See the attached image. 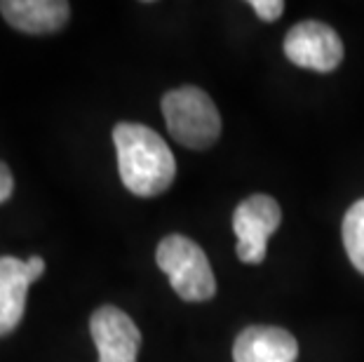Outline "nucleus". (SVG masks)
<instances>
[{"mask_svg": "<svg viewBox=\"0 0 364 362\" xmlns=\"http://www.w3.org/2000/svg\"><path fill=\"white\" fill-rule=\"evenodd\" d=\"M343 245L350 264L364 275V198L358 200L343 217Z\"/></svg>", "mask_w": 364, "mask_h": 362, "instance_id": "nucleus-10", "label": "nucleus"}, {"mask_svg": "<svg viewBox=\"0 0 364 362\" xmlns=\"http://www.w3.org/2000/svg\"><path fill=\"white\" fill-rule=\"evenodd\" d=\"M12 191H14V179H12L10 167L5 163H0V205L12 198Z\"/></svg>", "mask_w": 364, "mask_h": 362, "instance_id": "nucleus-12", "label": "nucleus"}, {"mask_svg": "<svg viewBox=\"0 0 364 362\" xmlns=\"http://www.w3.org/2000/svg\"><path fill=\"white\" fill-rule=\"evenodd\" d=\"M156 261L183 302H207L216 294V278L207 254L191 238L179 233L162 238Z\"/></svg>", "mask_w": 364, "mask_h": 362, "instance_id": "nucleus-3", "label": "nucleus"}, {"mask_svg": "<svg viewBox=\"0 0 364 362\" xmlns=\"http://www.w3.org/2000/svg\"><path fill=\"white\" fill-rule=\"evenodd\" d=\"M284 55L301 68L329 73L343 59V43L336 31L322 21H301L284 36Z\"/></svg>", "mask_w": 364, "mask_h": 362, "instance_id": "nucleus-5", "label": "nucleus"}, {"mask_svg": "<svg viewBox=\"0 0 364 362\" xmlns=\"http://www.w3.org/2000/svg\"><path fill=\"white\" fill-rule=\"evenodd\" d=\"M120 179L129 193L156 198L172 186L176 160L156 129L139 122H118L113 129Z\"/></svg>", "mask_w": 364, "mask_h": 362, "instance_id": "nucleus-1", "label": "nucleus"}, {"mask_svg": "<svg viewBox=\"0 0 364 362\" xmlns=\"http://www.w3.org/2000/svg\"><path fill=\"white\" fill-rule=\"evenodd\" d=\"M162 115L174 142L186 149L205 151L221 134V115L205 90L186 85L162 97Z\"/></svg>", "mask_w": 364, "mask_h": 362, "instance_id": "nucleus-2", "label": "nucleus"}, {"mask_svg": "<svg viewBox=\"0 0 364 362\" xmlns=\"http://www.w3.org/2000/svg\"><path fill=\"white\" fill-rule=\"evenodd\" d=\"M45 273L41 257H0V336L12 334L24 318L28 284Z\"/></svg>", "mask_w": 364, "mask_h": 362, "instance_id": "nucleus-7", "label": "nucleus"}, {"mask_svg": "<svg viewBox=\"0 0 364 362\" xmlns=\"http://www.w3.org/2000/svg\"><path fill=\"white\" fill-rule=\"evenodd\" d=\"M252 10L257 12V17L263 21H277L284 12L282 0H252Z\"/></svg>", "mask_w": 364, "mask_h": 362, "instance_id": "nucleus-11", "label": "nucleus"}, {"mask_svg": "<svg viewBox=\"0 0 364 362\" xmlns=\"http://www.w3.org/2000/svg\"><path fill=\"white\" fill-rule=\"evenodd\" d=\"M0 14L12 28L28 36L57 33L71 17L66 0H3Z\"/></svg>", "mask_w": 364, "mask_h": 362, "instance_id": "nucleus-8", "label": "nucleus"}, {"mask_svg": "<svg viewBox=\"0 0 364 362\" xmlns=\"http://www.w3.org/2000/svg\"><path fill=\"white\" fill-rule=\"evenodd\" d=\"M90 334L99 351V362H136L141 332L125 311L102 306L90 318Z\"/></svg>", "mask_w": 364, "mask_h": 362, "instance_id": "nucleus-6", "label": "nucleus"}, {"mask_svg": "<svg viewBox=\"0 0 364 362\" xmlns=\"http://www.w3.org/2000/svg\"><path fill=\"white\" fill-rule=\"evenodd\" d=\"M296 358V339L282 327H247L240 332L233 346L235 362H294Z\"/></svg>", "mask_w": 364, "mask_h": 362, "instance_id": "nucleus-9", "label": "nucleus"}, {"mask_svg": "<svg viewBox=\"0 0 364 362\" xmlns=\"http://www.w3.org/2000/svg\"><path fill=\"white\" fill-rule=\"evenodd\" d=\"M282 221V210L270 196H250L235 207L233 230L237 235V259L242 264H261L266 259L268 238Z\"/></svg>", "mask_w": 364, "mask_h": 362, "instance_id": "nucleus-4", "label": "nucleus"}]
</instances>
